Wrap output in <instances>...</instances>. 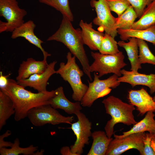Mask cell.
<instances>
[{
  "label": "cell",
  "mask_w": 155,
  "mask_h": 155,
  "mask_svg": "<svg viewBox=\"0 0 155 155\" xmlns=\"http://www.w3.org/2000/svg\"><path fill=\"white\" fill-rule=\"evenodd\" d=\"M153 99L154 101H155V96H154L153 98Z\"/></svg>",
  "instance_id": "8d00e7d4"
},
{
  "label": "cell",
  "mask_w": 155,
  "mask_h": 155,
  "mask_svg": "<svg viewBox=\"0 0 155 155\" xmlns=\"http://www.w3.org/2000/svg\"><path fill=\"white\" fill-rule=\"evenodd\" d=\"M117 31L122 40H127L130 38L135 37L155 45V26L142 30L118 29Z\"/></svg>",
  "instance_id": "ffe728a7"
},
{
  "label": "cell",
  "mask_w": 155,
  "mask_h": 155,
  "mask_svg": "<svg viewBox=\"0 0 155 155\" xmlns=\"http://www.w3.org/2000/svg\"><path fill=\"white\" fill-rule=\"evenodd\" d=\"M44 4L55 8L59 11L71 22L73 20V17L70 9L69 0H38Z\"/></svg>",
  "instance_id": "4316f807"
},
{
  "label": "cell",
  "mask_w": 155,
  "mask_h": 155,
  "mask_svg": "<svg viewBox=\"0 0 155 155\" xmlns=\"http://www.w3.org/2000/svg\"><path fill=\"white\" fill-rule=\"evenodd\" d=\"M57 63V61H54L48 64L46 69L43 72L34 74L27 79L18 81L17 82L24 88H32L38 92L46 91V88L49 79L52 75L56 73L55 67Z\"/></svg>",
  "instance_id": "7c38bea8"
},
{
  "label": "cell",
  "mask_w": 155,
  "mask_h": 155,
  "mask_svg": "<svg viewBox=\"0 0 155 155\" xmlns=\"http://www.w3.org/2000/svg\"><path fill=\"white\" fill-rule=\"evenodd\" d=\"M79 26L81 28L82 36L84 44L92 50L99 51L104 34L102 32L94 29L92 22L88 23L81 20Z\"/></svg>",
  "instance_id": "e0dca14e"
},
{
  "label": "cell",
  "mask_w": 155,
  "mask_h": 155,
  "mask_svg": "<svg viewBox=\"0 0 155 155\" xmlns=\"http://www.w3.org/2000/svg\"><path fill=\"white\" fill-rule=\"evenodd\" d=\"M27 14L26 11L19 7L16 0H0V16L6 20L0 21V33L12 32L24 23V18Z\"/></svg>",
  "instance_id": "52a82bcc"
},
{
  "label": "cell",
  "mask_w": 155,
  "mask_h": 155,
  "mask_svg": "<svg viewBox=\"0 0 155 155\" xmlns=\"http://www.w3.org/2000/svg\"><path fill=\"white\" fill-rule=\"evenodd\" d=\"M128 99L130 104L135 106L142 116L149 111L155 112V101L143 88L129 91Z\"/></svg>",
  "instance_id": "4fadbf2b"
},
{
  "label": "cell",
  "mask_w": 155,
  "mask_h": 155,
  "mask_svg": "<svg viewBox=\"0 0 155 155\" xmlns=\"http://www.w3.org/2000/svg\"><path fill=\"white\" fill-rule=\"evenodd\" d=\"M118 77L114 74L106 79L101 80L94 73L93 81L91 82L88 81V88L80 102L81 105L90 107L97 99L109 94L112 88H115L120 85Z\"/></svg>",
  "instance_id": "8992f818"
},
{
  "label": "cell",
  "mask_w": 155,
  "mask_h": 155,
  "mask_svg": "<svg viewBox=\"0 0 155 155\" xmlns=\"http://www.w3.org/2000/svg\"><path fill=\"white\" fill-rule=\"evenodd\" d=\"M152 111L147 113L144 117L139 122L133 125L129 131L123 132V134L118 135L114 133V137L121 138L127 135L134 133H143L148 131L150 133H155V114Z\"/></svg>",
  "instance_id": "d6986e66"
},
{
  "label": "cell",
  "mask_w": 155,
  "mask_h": 155,
  "mask_svg": "<svg viewBox=\"0 0 155 155\" xmlns=\"http://www.w3.org/2000/svg\"><path fill=\"white\" fill-rule=\"evenodd\" d=\"M37 146L33 145L28 147L22 148L20 146V142L18 138H16L10 148H0L1 155H18L22 154L24 155H35L38 150Z\"/></svg>",
  "instance_id": "d4e9b609"
},
{
  "label": "cell",
  "mask_w": 155,
  "mask_h": 155,
  "mask_svg": "<svg viewBox=\"0 0 155 155\" xmlns=\"http://www.w3.org/2000/svg\"><path fill=\"white\" fill-rule=\"evenodd\" d=\"M60 153L62 155H76L71 151L70 147L67 146L62 147L60 150Z\"/></svg>",
  "instance_id": "e575fe53"
},
{
  "label": "cell",
  "mask_w": 155,
  "mask_h": 155,
  "mask_svg": "<svg viewBox=\"0 0 155 155\" xmlns=\"http://www.w3.org/2000/svg\"><path fill=\"white\" fill-rule=\"evenodd\" d=\"M152 134L149 133H146L144 142L143 155H155V153L151 146Z\"/></svg>",
  "instance_id": "1f68e13d"
},
{
  "label": "cell",
  "mask_w": 155,
  "mask_h": 155,
  "mask_svg": "<svg viewBox=\"0 0 155 155\" xmlns=\"http://www.w3.org/2000/svg\"><path fill=\"white\" fill-rule=\"evenodd\" d=\"M11 75L9 73L7 75H4L3 74L2 71L0 72V89L5 88L7 85L9 79L8 78Z\"/></svg>",
  "instance_id": "836d02e7"
},
{
  "label": "cell",
  "mask_w": 155,
  "mask_h": 155,
  "mask_svg": "<svg viewBox=\"0 0 155 155\" xmlns=\"http://www.w3.org/2000/svg\"><path fill=\"white\" fill-rule=\"evenodd\" d=\"M145 132L131 134L121 138L114 137L111 142L105 155H120L127 150L135 149L143 155Z\"/></svg>",
  "instance_id": "30bf717a"
},
{
  "label": "cell",
  "mask_w": 155,
  "mask_h": 155,
  "mask_svg": "<svg viewBox=\"0 0 155 155\" xmlns=\"http://www.w3.org/2000/svg\"><path fill=\"white\" fill-rule=\"evenodd\" d=\"M115 38L110 34L105 33L102 39L99 52L104 55H113L118 53V42Z\"/></svg>",
  "instance_id": "83f0119b"
},
{
  "label": "cell",
  "mask_w": 155,
  "mask_h": 155,
  "mask_svg": "<svg viewBox=\"0 0 155 155\" xmlns=\"http://www.w3.org/2000/svg\"><path fill=\"white\" fill-rule=\"evenodd\" d=\"M71 22L65 16H63L59 29L49 36L47 40L56 41L63 43L73 56L78 59L84 72L89 80L92 81L90 65L84 48L81 30L74 28Z\"/></svg>",
  "instance_id": "7a4b0ae2"
},
{
  "label": "cell",
  "mask_w": 155,
  "mask_h": 155,
  "mask_svg": "<svg viewBox=\"0 0 155 155\" xmlns=\"http://www.w3.org/2000/svg\"><path fill=\"white\" fill-rule=\"evenodd\" d=\"M121 73L122 76L118 78L119 82L129 83L132 87L138 85L145 86L149 88L151 94L155 92V74L147 75L124 69L121 70Z\"/></svg>",
  "instance_id": "5bb4252c"
},
{
  "label": "cell",
  "mask_w": 155,
  "mask_h": 155,
  "mask_svg": "<svg viewBox=\"0 0 155 155\" xmlns=\"http://www.w3.org/2000/svg\"><path fill=\"white\" fill-rule=\"evenodd\" d=\"M36 25L32 20H29L24 23L20 26L15 29L12 32L11 37L15 39L20 37H23L30 43L39 48L42 51L44 59L51 56V54L45 51L42 46L43 42L35 34L34 30Z\"/></svg>",
  "instance_id": "9a60e30c"
},
{
  "label": "cell",
  "mask_w": 155,
  "mask_h": 155,
  "mask_svg": "<svg viewBox=\"0 0 155 155\" xmlns=\"http://www.w3.org/2000/svg\"><path fill=\"white\" fill-rule=\"evenodd\" d=\"M133 7L140 18L146 7L154 0H127Z\"/></svg>",
  "instance_id": "4dcf8cb0"
},
{
  "label": "cell",
  "mask_w": 155,
  "mask_h": 155,
  "mask_svg": "<svg viewBox=\"0 0 155 155\" xmlns=\"http://www.w3.org/2000/svg\"><path fill=\"white\" fill-rule=\"evenodd\" d=\"M128 40L129 41L127 42L122 40L119 41L118 44L124 49L127 52L131 65V70L138 72V69H141L142 67L139 59L137 39L135 37H131Z\"/></svg>",
  "instance_id": "7402d4cb"
},
{
  "label": "cell",
  "mask_w": 155,
  "mask_h": 155,
  "mask_svg": "<svg viewBox=\"0 0 155 155\" xmlns=\"http://www.w3.org/2000/svg\"><path fill=\"white\" fill-rule=\"evenodd\" d=\"M137 18L133 7L130 5L122 14L116 18V27L117 29H131Z\"/></svg>",
  "instance_id": "484cf974"
},
{
  "label": "cell",
  "mask_w": 155,
  "mask_h": 155,
  "mask_svg": "<svg viewBox=\"0 0 155 155\" xmlns=\"http://www.w3.org/2000/svg\"><path fill=\"white\" fill-rule=\"evenodd\" d=\"M151 146L155 153V133L152 134L151 140Z\"/></svg>",
  "instance_id": "d590c367"
},
{
  "label": "cell",
  "mask_w": 155,
  "mask_h": 155,
  "mask_svg": "<svg viewBox=\"0 0 155 155\" xmlns=\"http://www.w3.org/2000/svg\"><path fill=\"white\" fill-rule=\"evenodd\" d=\"M139 48V59L142 64L146 63L155 65V56L149 48L145 40L137 38Z\"/></svg>",
  "instance_id": "f1b7e54d"
},
{
  "label": "cell",
  "mask_w": 155,
  "mask_h": 155,
  "mask_svg": "<svg viewBox=\"0 0 155 155\" xmlns=\"http://www.w3.org/2000/svg\"><path fill=\"white\" fill-rule=\"evenodd\" d=\"M94 60L90 65V72H97L100 78L104 75L113 73L120 77L122 68L127 64L124 62L125 57L122 52L113 55H104L99 52L91 53Z\"/></svg>",
  "instance_id": "5b68a950"
},
{
  "label": "cell",
  "mask_w": 155,
  "mask_h": 155,
  "mask_svg": "<svg viewBox=\"0 0 155 155\" xmlns=\"http://www.w3.org/2000/svg\"><path fill=\"white\" fill-rule=\"evenodd\" d=\"M154 114H155V113Z\"/></svg>",
  "instance_id": "74e56055"
},
{
  "label": "cell",
  "mask_w": 155,
  "mask_h": 155,
  "mask_svg": "<svg viewBox=\"0 0 155 155\" xmlns=\"http://www.w3.org/2000/svg\"><path fill=\"white\" fill-rule=\"evenodd\" d=\"M55 90V95L49 100V104L52 107L61 109L68 114L75 115L82 109L80 102H72L67 98L62 87L60 86Z\"/></svg>",
  "instance_id": "2e32d148"
},
{
  "label": "cell",
  "mask_w": 155,
  "mask_h": 155,
  "mask_svg": "<svg viewBox=\"0 0 155 155\" xmlns=\"http://www.w3.org/2000/svg\"><path fill=\"white\" fill-rule=\"evenodd\" d=\"M76 115L78 120L71 124L70 128L73 131L76 138L74 144L71 146L70 148L73 153L76 155H80L83 153L85 145L89 144V138L92 134V123L81 111Z\"/></svg>",
  "instance_id": "8fae6325"
},
{
  "label": "cell",
  "mask_w": 155,
  "mask_h": 155,
  "mask_svg": "<svg viewBox=\"0 0 155 155\" xmlns=\"http://www.w3.org/2000/svg\"><path fill=\"white\" fill-rule=\"evenodd\" d=\"M15 113L13 102L10 98L0 90V130L6 124L7 120Z\"/></svg>",
  "instance_id": "cb8c5ba5"
},
{
  "label": "cell",
  "mask_w": 155,
  "mask_h": 155,
  "mask_svg": "<svg viewBox=\"0 0 155 155\" xmlns=\"http://www.w3.org/2000/svg\"><path fill=\"white\" fill-rule=\"evenodd\" d=\"M72 55L70 52L67 53V63H60L59 67L56 71V73L59 74L70 85L73 92L72 99L75 101L80 102L88 86L82 82L81 78L84 75V71L76 63L75 57Z\"/></svg>",
  "instance_id": "277c9868"
},
{
  "label": "cell",
  "mask_w": 155,
  "mask_h": 155,
  "mask_svg": "<svg viewBox=\"0 0 155 155\" xmlns=\"http://www.w3.org/2000/svg\"><path fill=\"white\" fill-rule=\"evenodd\" d=\"M12 100L15 110V120L17 121L27 117L32 108L49 104V100L55 94V90L33 93L25 89L12 79H9L7 86L0 89Z\"/></svg>",
  "instance_id": "6da1fadb"
},
{
  "label": "cell",
  "mask_w": 155,
  "mask_h": 155,
  "mask_svg": "<svg viewBox=\"0 0 155 155\" xmlns=\"http://www.w3.org/2000/svg\"><path fill=\"white\" fill-rule=\"evenodd\" d=\"M91 6L94 8L97 16L93 20V23L99 27L98 30L103 32L115 38L117 35L115 26L116 18L111 13L106 0H91Z\"/></svg>",
  "instance_id": "9c48e42d"
},
{
  "label": "cell",
  "mask_w": 155,
  "mask_h": 155,
  "mask_svg": "<svg viewBox=\"0 0 155 155\" xmlns=\"http://www.w3.org/2000/svg\"><path fill=\"white\" fill-rule=\"evenodd\" d=\"M93 142L87 155H105L109 144L113 139L109 138L104 131H97L92 133Z\"/></svg>",
  "instance_id": "44dd1931"
},
{
  "label": "cell",
  "mask_w": 155,
  "mask_h": 155,
  "mask_svg": "<svg viewBox=\"0 0 155 155\" xmlns=\"http://www.w3.org/2000/svg\"><path fill=\"white\" fill-rule=\"evenodd\" d=\"M48 64L46 59L36 61L32 58H28L20 64L16 80L18 81L25 79L34 74L42 73L46 70Z\"/></svg>",
  "instance_id": "ac0fdd59"
},
{
  "label": "cell",
  "mask_w": 155,
  "mask_h": 155,
  "mask_svg": "<svg viewBox=\"0 0 155 155\" xmlns=\"http://www.w3.org/2000/svg\"><path fill=\"white\" fill-rule=\"evenodd\" d=\"M11 134V132L7 130L5 133L0 136V148H3L11 147L13 143L4 141V138L10 136Z\"/></svg>",
  "instance_id": "d6a6232c"
},
{
  "label": "cell",
  "mask_w": 155,
  "mask_h": 155,
  "mask_svg": "<svg viewBox=\"0 0 155 155\" xmlns=\"http://www.w3.org/2000/svg\"><path fill=\"white\" fill-rule=\"evenodd\" d=\"M27 117L36 127H41L48 124L54 125L61 123L71 124L74 120L73 116H63L49 104L32 108L28 112Z\"/></svg>",
  "instance_id": "ba28073f"
},
{
  "label": "cell",
  "mask_w": 155,
  "mask_h": 155,
  "mask_svg": "<svg viewBox=\"0 0 155 155\" xmlns=\"http://www.w3.org/2000/svg\"><path fill=\"white\" fill-rule=\"evenodd\" d=\"M110 11L118 16L122 14L131 5L127 0H106Z\"/></svg>",
  "instance_id": "f546056e"
},
{
  "label": "cell",
  "mask_w": 155,
  "mask_h": 155,
  "mask_svg": "<svg viewBox=\"0 0 155 155\" xmlns=\"http://www.w3.org/2000/svg\"><path fill=\"white\" fill-rule=\"evenodd\" d=\"M102 102L106 113L111 117V119L107 121L104 127L108 137H111L114 134V127L115 124L121 123L131 125L137 123L133 114L135 108L132 105L125 102L113 96L104 99Z\"/></svg>",
  "instance_id": "3957f363"
},
{
  "label": "cell",
  "mask_w": 155,
  "mask_h": 155,
  "mask_svg": "<svg viewBox=\"0 0 155 155\" xmlns=\"http://www.w3.org/2000/svg\"><path fill=\"white\" fill-rule=\"evenodd\" d=\"M155 26V0L145 8L141 16L135 22L132 29L142 30Z\"/></svg>",
  "instance_id": "603a6c76"
}]
</instances>
